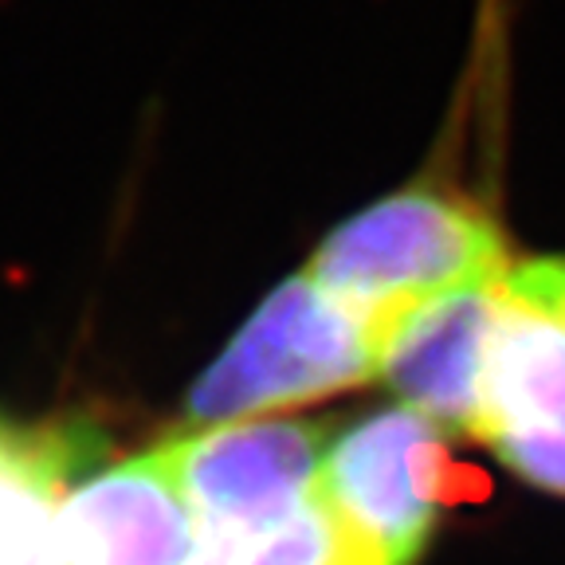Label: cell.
I'll return each instance as SVG.
<instances>
[{
	"mask_svg": "<svg viewBox=\"0 0 565 565\" xmlns=\"http://www.w3.org/2000/svg\"><path fill=\"white\" fill-rule=\"evenodd\" d=\"M511 271L499 224L463 193L408 185L342 221L310 256L307 275L393 330L440 295L487 287Z\"/></svg>",
	"mask_w": 565,
	"mask_h": 565,
	"instance_id": "cell-1",
	"label": "cell"
},
{
	"mask_svg": "<svg viewBox=\"0 0 565 565\" xmlns=\"http://www.w3.org/2000/svg\"><path fill=\"white\" fill-rule=\"evenodd\" d=\"M385 330L310 275L279 282L185 397L193 424H239L377 377Z\"/></svg>",
	"mask_w": 565,
	"mask_h": 565,
	"instance_id": "cell-2",
	"label": "cell"
},
{
	"mask_svg": "<svg viewBox=\"0 0 565 565\" xmlns=\"http://www.w3.org/2000/svg\"><path fill=\"white\" fill-rule=\"evenodd\" d=\"M440 424L408 405L350 424L327 448L315 494L381 565H413L444 494Z\"/></svg>",
	"mask_w": 565,
	"mask_h": 565,
	"instance_id": "cell-3",
	"label": "cell"
},
{
	"mask_svg": "<svg viewBox=\"0 0 565 565\" xmlns=\"http://www.w3.org/2000/svg\"><path fill=\"white\" fill-rule=\"evenodd\" d=\"M327 436V424L315 420H239L169 440L204 542L259 546L291 522L315 491Z\"/></svg>",
	"mask_w": 565,
	"mask_h": 565,
	"instance_id": "cell-4",
	"label": "cell"
},
{
	"mask_svg": "<svg viewBox=\"0 0 565 565\" xmlns=\"http://www.w3.org/2000/svg\"><path fill=\"white\" fill-rule=\"evenodd\" d=\"M476 440L491 444L514 476L565 494V322L511 299L503 282Z\"/></svg>",
	"mask_w": 565,
	"mask_h": 565,
	"instance_id": "cell-5",
	"label": "cell"
},
{
	"mask_svg": "<svg viewBox=\"0 0 565 565\" xmlns=\"http://www.w3.org/2000/svg\"><path fill=\"white\" fill-rule=\"evenodd\" d=\"M201 546L166 444L71 487L55 507V565H189Z\"/></svg>",
	"mask_w": 565,
	"mask_h": 565,
	"instance_id": "cell-6",
	"label": "cell"
},
{
	"mask_svg": "<svg viewBox=\"0 0 565 565\" xmlns=\"http://www.w3.org/2000/svg\"><path fill=\"white\" fill-rule=\"evenodd\" d=\"M499 282L413 307L393 322L381 345L377 381L397 393L401 405L416 408L451 433H479L483 362L499 315Z\"/></svg>",
	"mask_w": 565,
	"mask_h": 565,
	"instance_id": "cell-7",
	"label": "cell"
},
{
	"mask_svg": "<svg viewBox=\"0 0 565 565\" xmlns=\"http://www.w3.org/2000/svg\"><path fill=\"white\" fill-rule=\"evenodd\" d=\"M79 440L0 420V565H55V507Z\"/></svg>",
	"mask_w": 565,
	"mask_h": 565,
	"instance_id": "cell-8",
	"label": "cell"
},
{
	"mask_svg": "<svg viewBox=\"0 0 565 565\" xmlns=\"http://www.w3.org/2000/svg\"><path fill=\"white\" fill-rule=\"evenodd\" d=\"M244 565H381V562L310 491L302 511L291 522H282L279 530H271L259 546H252Z\"/></svg>",
	"mask_w": 565,
	"mask_h": 565,
	"instance_id": "cell-9",
	"label": "cell"
},
{
	"mask_svg": "<svg viewBox=\"0 0 565 565\" xmlns=\"http://www.w3.org/2000/svg\"><path fill=\"white\" fill-rule=\"evenodd\" d=\"M503 291L565 322V259H530L503 275Z\"/></svg>",
	"mask_w": 565,
	"mask_h": 565,
	"instance_id": "cell-10",
	"label": "cell"
},
{
	"mask_svg": "<svg viewBox=\"0 0 565 565\" xmlns=\"http://www.w3.org/2000/svg\"><path fill=\"white\" fill-rule=\"evenodd\" d=\"M247 554H252V546H239V542H204L201 554L189 565H244Z\"/></svg>",
	"mask_w": 565,
	"mask_h": 565,
	"instance_id": "cell-11",
	"label": "cell"
}]
</instances>
